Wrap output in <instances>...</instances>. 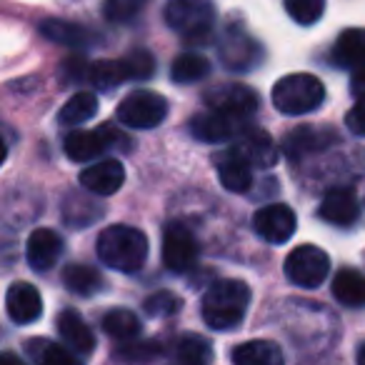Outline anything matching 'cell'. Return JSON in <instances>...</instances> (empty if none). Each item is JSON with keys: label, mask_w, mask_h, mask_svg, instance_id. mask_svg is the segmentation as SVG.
<instances>
[{"label": "cell", "mask_w": 365, "mask_h": 365, "mask_svg": "<svg viewBox=\"0 0 365 365\" xmlns=\"http://www.w3.org/2000/svg\"><path fill=\"white\" fill-rule=\"evenodd\" d=\"M96 253L108 268L135 273L148 260V238L133 225H108L98 235Z\"/></svg>", "instance_id": "cell-1"}, {"label": "cell", "mask_w": 365, "mask_h": 365, "mask_svg": "<svg viewBox=\"0 0 365 365\" xmlns=\"http://www.w3.org/2000/svg\"><path fill=\"white\" fill-rule=\"evenodd\" d=\"M250 305L248 283L235 278L215 280L203 295V320L213 330H233L243 323Z\"/></svg>", "instance_id": "cell-2"}, {"label": "cell", "mask_w": 365, "mask_h": 365, "mask_svg": "<svg viewBox=\"0 0 365 365\" xmlns=\"http://www.w3.org/2000/svg\"><path fill=\"white\" fill-rule=\"evenodd\" d=\"M165 23L188 46H208L215 26L213 0H168Z\"/></svg>", "instance_id": "cell-3"}, {"label": "cell", "mask_w": 365, "mask_h": 365, "mask_svg": "<svg viewBox=\"0 0 365 365\" xmlns=\"http://www.w3.org/2000/svg\"><path fill=\"white\" fill-rule=\"evenodd\" d=\"M325 86L310 73H290L273 86V106L283 115H305L323 106Z\"/></svg>", "instance_id": "cell-4"}, {"label": "cell", "mask_w": 365, "mask_h": 365, "mask_svg": "<svg viewBox=\"0 0 365 365\" xmlns=\"http://www.w3.org/2000/svg\"><path fill=\"white\" fill-rule=\"evenodd\" d=\"M330 273V258L318 245H298L285 258V278L300 288H318Z\"/></svg>", "instance_id": "cell-5"}, {"label": "cell", "mask_w": 365, "mask_h": 365, "mask_svg": "<svg viewBox=\"0 0 365 365\" xmlns=\"http://www.w3.org/2000/svg\"><path fill=\"white\" fill-rule=\"evenodd\" d=\"M115 115L123 125L138 128V130H150V128L160 125L165 120L168 101L153 91H135L123 98Z\"/></svg>", "instance_id": "cell-6"}, {"label": "cell", "mask_w": 365, "mask_h": 365, "mask_svg": "<svg viewBox=\"0 0 365 365\" xmlns=\"http://www.w3.org/2000/svg\"><path fill=\"white\" fill-rule=\"evenodd\" d=\"M218 58L228 71L233 73H250L260 61H263V48L250 36L245 28L230 26L225 28L218 46Z\"/></svg>", "instance_id": "cell-7"}, {"label": "cell", "mask_w": 365, "mask_h": 365, "mask_svg": "<svg viewBox=\"0 0 365 365\" xmlns=\"http://www.w3.org/2000/svg\"><path fill=\"white\" fill-rule=\"evenodd\" d=\"M118 143H130L123 133H118L113 125H101L98 130H73L63 140V150L73 163H93L106 150L115 148Z\"/></svg>", "instance_id": "cell-8"}, {"label": "cell", "mask_w": 365, "mask_h": 365, "mask_svg": "<svg viewBox=\"0 0 365 365\" xmlns=\"http://www.w3.org/2000/svg\"><path fill=\"white\" fill-rule=\"evenodd\" d=\"M203 98L208 108L225 113V115H233L243 123L250 120L260 106L258 93L248 86H240V83H223V86L208 88Z\"/></svg>", "instance_id": "cell-9"}, {"label": "cell", "mask_w": 365, "mask_h": 365, "mask_svg": "<svg viewBox=\"0 0 365 365\" xmlns=\"http://www.w3.org/2000/svg\"><path fill=\"white\" fill-rule=\"evenodd\" d=\"M338 143V133L328 125H298L283 138L280 150L288 160L298 163L305 158L315 155L320 150H328L330 145Z\"/></svg>", "instance_id": "cell-10"}, {"label": "cell", "mask_w": 365, "mask_h": 365, "mask_svg": "<svg viewBox=\"0 0 365 365\" xmlns=\"http://www.w3.org/2000/svg\"><path fill=\"white\" fill-rule=\"evenodd\" d=\"M198 258L195 235L185 225L173 223L163 233V263L170 273H188Z\"/></svg>", "instance_id": "cell-11"}, {"label": "cell", "mask_w": 365, "mask_h": 365, "mask_svg": "<svg viewBox=\"0 0 365 365\" xmlns=\"http://www.w3.org/2000/svg\"><path fill=\"white\" fill-rule=\"evenodd\" d=\"M253 228L263 240H268V243H273V245H280V243H288L295 235L298 218H295L290 205L270 203V205H265V208L255 210Z\"/></svg>", "instance_id": "cell-12"}, {"label": "cell", "mask_w": 365, "mask_h": 365, "mask_svg": "<svg viewBox=\"0 0 365 365\" xmlns=\"http://www.w3.org/2000/svg\"><path fill=\"white\" fill-rule=\"evenodd\" d=\"M215 168H218V178L230 193H245L253 185V163L238 150V148H228V150L215 155Z\"/></svg>", "instance_id": "cell-13"}, {"label": "cell", "mask_w": 365, "mask_h": 365, "mask_svg": "<svg viewBox=\"0 0 365 365\" xmlns=\"http://www.w3.org/2000/svg\"><path fill=\"white\" fill-rule=\"evenodd\" d=\"M240 123L243 120L210 108L208 113H200V115H195L193 120H190V135L203 143H225V140L238 138V133L243 130Z\"/></svg>", "instance_id": "cell-14"}, {"label": "cell", "mask_w": 365, "mask_h": 365, "mask_svg": "<svg viewBox=\"0 0 365 365\" xmlns=\"http://www.w3.org/2000/svg\"><path fill=\"white\" fill-rule=\"evenodd\" d=\"M63 255V238L51 228H38L26 245V260L36 273H48Z\"/></svg>", "instance_id": "cell-15"}, {"label": "cell", "mask_w": 365, "mask_h": 365, "mask_svg": "<svg viewBox=\"0 0 365 365\" xmlns=\"http://www.w3.org/2000/svg\"><path fill=\"white\" fill-rule=\"evenodd\" d=\"M6 310L8 318L18 325H31L43 315V300L36 285L31 283H13L6 293Z\"/></svg>", "instance_id": "cell-16"}, {"label": "cell", "mask_w": 365, "mask_h": 365, "mask_svg": "<svg viewBox=\"0 0 365 365\" xmlns=\"http://www.w3.org/2000/svg\"><path fill=\"white\" fill-rule=\"evenodd\" d=\"M78 180L86 190L103 198V195H113L120 190V185L125 182V168L120 165V160H98L81 170Z\"/></svg>", "instance_id": "cell-17"}, {"label": "cell", "mask_w": 365, "mask_h": 365, "mask_svg": "<svg viewBox=\"0 0 365 365\" xmlns=\"http://www.w3.org/2000/svg\"><path fill=\"white\" fill-rule=\"evenodd\" d=\"M43 38H48L51 43L58 46L73 48V51H88V48H96L98 36L86 26H78L71 21H61V18H48L41 23Z\"/></svg>", "instance_id": "cell-18"}, {"label": "cell", "mask_w": 365, "mask_h": 365, "mask_svg": "<svg viewBox=\"0 0 365 365\" xmlns=\"http://www.w3.org/2000/svg\"><path fill=\"white\" fill-rule=\"evenodd\" d=\"M56 328L61 333L63 343L78 355H91L96 350V335L86 325V320L81 318V313H76L73 308H66L58 313Z\"/></svg>", "instance_id": "cell-19"}, {"label": "cell", "mask_w": 365, "mask_h": 365, "mask_svg": "<svg viewBox=\"0 0 365 365\" xmlns=\"http://www.w3.org/2000/svg\"><path fill=\"white\" fill-rule=\"evenodd\" d=\"M360 203L350 188H333L325 193L323 203H320V218L328 223L338 225V228H348L358 220Z\"/></svg>", "instance_id": "cell-20"}, {"label": "cell", "mask_w": 365, "mask_h": 365, "mask_svg": "<svg viewBox=\"0 0 365 365\" xmlns=\"http://www.w3.org/2000/svg\"><path fill=\"white\" fill-rule=\"evenodd\" d=\"M235 148L258 168H273L278 163V145L270 138V133L260 130V128H243L238 133Z\"/></svg>", "instance_id": "cell-21"}, {"label": "cell", "mask_w": 365, "mask_h": 365, "mask_svg": "<svg viewBox=\"0 0 365 365\" xmlns=\"http://www.w3.org/2000/svg\"><path fill=\"white\" fill-rule=\"evenodd\" d=\"M103 205L98 200H93L91 195L81 193V190H73L66 195V203H63V218L71 228H88L96 220L103 218Z\"/></svg>", "instance_id": "cell-22"}, {"label": "cell", "mask_w": 365, "mask_h": 365, "mask_svg": "<svg viewBox=\"0 0 365 365\" xmlns=\"http://www.w3.org/2000/svg\"><path fill=\"white\" fill-rule=\"evenodd\" d=\"M333 61L340 68L365 66V28H348L333 46Z\"/></svg>", "instance_id": "cell-23"}, {"label": "cell", "mask_w": 365, "mask_h": 365, "mask_svg": "<svg viewBox=\"0 0 365 365\" xmlns=\"http://www.w3.org/2000/svg\"><path fill=\"white\" fill-rule=\"evenodd\" d=\"M230 360L235 365H280L283 350L273 340H248L230 353Z\"/></svg>", "instance_id": "cell-24"}, {"label": "cell", "mask_w": 365, "mask_h": 365, "mask_svg": "<svg viewBox=\"0 0 365 365\" xmlns=\"http://www.w3.org/2000/svg\"><path fill=\"white\" fill-rule=\"evenodd\" d=\"M63 285L71 290L73 295H81V298H88V295H96L98 290L103 288V278L96 268L86 263H71L63 268Z\"/></svg>", "instance_id": "cell-25"}, {"label": "cell", "mask_w": 365, "mask_h": 365, "mask_svg": "<svg viewBox=\"0 0 365 365\" xmlns=\"http://www.w3.org/2000/svg\"><path fill=\"white\" fill-rule=\"evenodd\" d=\"M333 295L348 308H365V275L343 268L333 278Z\"/></svg>", "instance_id": "cell-26"}, {"label": "cell", "mask_w": 365, "mask_h": 365, "mask_svg": "<svg viewBox=\"0 0 365 365\" xmlns=\"http://www.w3.org/2000/svg\"><path fill=\"white\" fill-rule=\"evenodd\" d=\"M26 353L33 363L41 365H76L78 358L68 350V345H56L46 338H31L26 343Z\"/></svg>", "instance_id": "cell-27"}, {"label": "cell", "mask_w": 365, "mask_h": 365, "mask_svg": "<svg viewBox=\"0 0 365 365\" xmlns=\"http://www.w3.org/2000/svg\"><path fill=\"white\" fill-rule=\"evenodd\" d=\"M175 360L185 365H205L213 360V345L203 335L182 333L175 340Z\"/></svg>", "instance_id": "cell-28"}, {"label": "cell", "mask_w": 365, "mask_h": 365, "mask_svg": "<svg viewBox=\"0 0 365 365\" xmlns=\"http://www.w3.org/2000/svg\"><path fill=\"white\" fill-rule=\"evenodd\" d=\"M103 330L110 335L113 340H133L140 335V320L133 310H125V308H115V310H108L103 315Z\"/></svg>", "instance_id": "cell-29"}, {"label": "cell", "mask_w": 365, "mask_h": 365, "mask_svg": "<svg viewBox=\"0 0 365 365\" xmlns=\"http://www.w3.org/2000/svg\"><path fill=\"white\" fill-rule=\"evenodd\" d=\"M210 73V63L208 58L198 56V53H182V56H178L175 61H173L170 66V81L173 83H180V86H185V83H198L203 81L205 76Z\"/></svg>", "instance_id": "cell-30"}, {"label": "cell", "mask_w": 365, "mask_h": 365, "mask_svg": "<svg viewBox=\"0 0 365 365\" xmlns=\"http://www.w3.org/2000/svg\"><path fill=\"white\" fill-rule=\"evenodd\" d=\"M98 113V98L93 96V93H76L73 98H68V103L61 108V115H58V120L63 123V125H83V123L93 120Z\"/></svg>", "instance_id": "cell-31"}, {"label": "cell", "mask_w": 365, "mask_h": 365, "mask_svg": "<svg viewBox=\"0 0 365 365\" xmlns=\"http://www.w3.org/2000/svg\"><path fill=\"white\" fill-rule=\"evenodd\" d=\"M88 81H91L98 91L110 93V91H115L120 83L130 81V76H128L125 61H98L91 66Z\"/></svg>", "instance_id": "cell-32"}, {"label": "cell", "mask_w": 365, "mask_h": 365, "mask_svg": "<svg viewBox=\"0 0 365 365\" xmlns=\"http://www.w3.org/2000/svg\"><path fill=\"white\" fill-rule=\"evenodd\" d=\"M180 308H182V300L175 293H170V290H158V293L148 295L145 303H143V310L150 318H170Z\"/></svg>", "instance_id": "cell-33"}, {"label": "cell", "mask_w": 365, "mask_h": 365, "mask_svg": "<svg viewBox=\"0 0 365 365\" xmlns=\"http://www.w3.org/2000/svg\"><path fill=\"white\" fill-rule=\"evenodd\" d=\"M123 61H125L130 81H150L155 76V58L145 48H133Z\"/></svg>", "instance_id": "cell-34"}, {"label": "cell", "mask_w": 365, "mask_h": 365, "mask_svg": "<svg viewBox=\"0 0 365 365\" xmlns=\"http://www.w3.org/2000/svg\"><path fill=\"white\" fill-rule=\"evenodd\" d=\"M285 11L300 26H313L325 13V0H285Z\"/></svg>", "instance_id": "cell-35"}, {"label": "cell", "mask_w": 365, "mask_h": 365, "mask_svg": "<svg viewBox=\"0 0 365 365\" xmlns=\"http://www.w3.org/2000/svg\"><path fill=\"white\" fill-rule=\"evenodd\" d=\"M148 0H106L103 3V16L108 23H128L145 8Z\"/></svg>", "instance_id": "cell-36"}, {"label": "cell", "mask_w": 365, "mask_h": 365, "mask_svg": "<svg viewBox=\"0 0 365 365\" xmlns=\"http://www.w3.org/2000/svg\"><path fill=\"white\" fill-rule=\"evenodd\" d=\"M163 355V343H158V340H145V343H130V345H123L120 350V358L123 360H133V363H138V360H155Z\"/></svg>", "instance_id": "cell-37"}, {"label": "cell", "mask_w": 365, "mask_h": 365, "mask_svg": "<svg viewBox=\"0 0 365 365\" xmlns=\"http://www.w3.org/2000/svg\"><path fill=\"white\" fill-rule=\"evenodd\" d=\"M61 76L66 83H81L83 78L91 76V63H86L81 56H71L63 61L61 66Z\"/></svg>", "instance_id": "cell-38"}, {"label": "cell", "mask_w": 365, "mask_h": 365, "mask_svg": "<svg viewBox=\"0 0 365 365\" xmlns=\"http://www.w3.org/2000/svg\"><path fill=\"white\" fill-rule=\"evenodd\" d=\"M345 125H348V130L353 133V135L365 138V98H358V103L348 110Z\"/></svg>", "instance_id": "cell-39"}, {"label": "cell", "mask_w": 365, "mask_h": 365, "mask_svg": "<svg viewBox=\"0 0 365 365\" xmlns=\"http://www.w3.org/2000/svg\"><path fill=\"white\" fill-rule=\"evenodd\" d=\"M350 93L353 98H365V66L355 68L353 78H350Z\"/></svg>", "instance_id": "cell-40"}, {"label": "cell", "mask_w": 365, "mask_h": 365, "mask_svg": "<svg viewBox=\"0 0 365 365\" xmlns=\"http://www.w3.org/2000/svg\"><path fill=\"white\" fill-rule=\"evenodd\" d=\"M355 358H358V363L365 365V340L360 343V348H358V353H355Z\"/></svg>", "instance_id": "cell-41"}]
</instances>
